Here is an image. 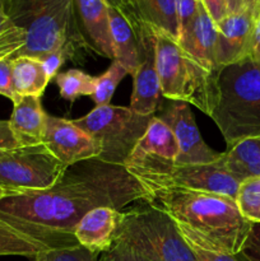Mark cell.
Listing matches in <instances>:
<instances>
[{"label": "cell", "instance_id": "20", "mask_svg": "<svg viewBox=\"0 0 260 261\" xmlns=\"http://www.w3.org/2000/svg\"><path fill=\"white\" fill-rule=\"evenodd\" d=\"M223 161L229 175L239 182L260 177V137L246 138L228 147Z\"/></svg>", "mask_w": 260, "mask_h": 261}, {"label": "cell", "instance_id": "3", "mask_svg": "<svg viewBox=\"0 0 260 261\" xmlns=\"http://www.w3.org/2000/svg\"><path fill=\"white\" fill-rule=\"evenodd\" d=\"M9 19L25 33V42L13 56L40 59L71 45L89 47L78 25L74 0H0Z\"/></svg>", "mask_w": 260, "mask_h": 261}, {"label": "cell", "instance_id": "10", "mask_svg": "<svg viewBox=\"0 0 260 261\" xmlns=\"http://www.w3.org/2000/svg\"><path fill=\"white\" fill-rule=\"evenodd\" d=\"M178 145L170 127L153 117L144 135L125 161L124 167L138 181L165 175L176 165Z\"/></svg>", "mask_w": 260, "mask_h": 261}, {"label": "cell", "instance_id": "41", "mask_svg": "<svg viewBox=\"0 0 260 261\" xmlns=\"http://www.w3.org/2000/svg\"><path fill=\"white\" fill-rule=\"evenodd\" d=\"M227 3V9H228V14H232V13H239L241 12L244 8V3L242 0H226Z\"/></svg>", "mask_w": 260, "mask_h": 261}, {"label": "cell", "instance_id": "30", "mask_svg": "<svg viewBox=\"0 0 260 261\" xmlns=\"http://www.w3.org/2000/svg\"><path fill=\"white\" fill-rule=\"evenodd\" d=\"M98 261H150L138 250L122 241H115L111 249L102 252Z\"/></svg>", "mask_w": 260, "mask_h": 261}, {"label": "cell", "instance_id": "19", "mask_svg": "<svg viewBox=\"0 0 260 261\" xmlns=\"http://www.w3.org/2000/svg\"><path fill=\"white\" fill-rule=\"evenodd\" d=\"M46 115L41 97L23 96L13 105L12 116L8 121L19 147L42 143Z\"/></svg>", "mask_w": 260, "mask_h": 261}, {"label": "cell", "instance_id": "37", "mask_svg": "<svg viewBox=\"0 0 260 261\" xmlns=\"http://www.w3.org/2000/svg\"><path fill=\"white\" fill-rule=\"evenodd\" d=\"M250 59L260 66V14L255 19L251 37V48H250Z\"/></svg>", "mask_w": 260, "mask_h": 261}, {"label": "cell", "instance_id": "24", "mask_svg": "<svg viewBox=\"0 0 260 261\" xmlns=\"http://www.w3.org/2000/svg\"><path fill=\"white\" fill-rule=\"evenodd\" d=\"M55 83L59 87L60 96L70 102L81 96H92L96 89V78L79 69H69L59 73L55 76Z\"/></svg>", "mask_w": 260, "mask_h": 261}, {"label": "cell", "instance_id": "1", "mask_svg": "<svg viewBox=\"0 0 260 261\" xmlns=\"http://www.w3.org/2000/svg\"><path fill=\"white\" fill-rule=\"evenodd\" d=\"M148 191L124 166L97 158L69 166L50 189L9 194L0 200V217L12 219L60 246L76 245L74 229L92 209L124 211L144 201Z\"/></svg>", "mask_w": 260, "mask_h": 261}, {"label": "cell", "instance_id": "21", "mask_svg": "<svg viewBox=\"0 0 260 261\" xmlns=\"http://www.w3.org/2000/svg\"><path fill=\"white\" fill-rule=\"evenodd\" d=\"M114 60L121 64L133 75L139 65V51L134 31L126 18L115 8L109 7Z\"/></svg>", "mask_w": 260, "mask_h": 261}, {"label": "cell", "instance_id": "26", "mask_svg": "<svg viewBox=\"0 0 260 261\" xmlns=\"http://www.w3.org/2000/svg\"><path fill=\"white\" fill-rule=\"evenodd\" d=\"M175 223L180 231L181 236L184 237L186 244L190 246L191 251L195 255L196 261H241L236 255L217 249L216 246L209 244L203 237L196 234L195 232H193L184 224L177 223V222H175Z\"/></svg>", "mask_w": 260, "mask_h": 261}, {"label": "cell", "instance_id": "33", "mask_svg": "<svg viewBox=\"0 0 260 261\" xmlns=\"http://www.w3.org/2000/svg\"><path fill=\"white\" fill-rule=\"evenodd\" d=\"M12 60L13 56H8L0 60V94L9 98L14 105L20 97L15 93L14 84H13Z\"/></svg>", "mask_w": 260, "mask_h": 261}, {"label": "cell", "instance_id": "13", "mask_svg": "<svg viewBox=\"0 0 260 261\" xmlns=\"http://www.w3.org/2000/svg\"><path fill=\"white\" fill-rule=\"evenodd\" d=\"M42 143L66 167L98 155L93 140L79 129L73 120L48 114L46 115Z\"/></svg>", "mask_w": 260, "mask_h": 261}, {"label": "cell", "instance_id": "31", "mask_svg": "<svg viewBox=\"0 0 260 261\" xmlns=\"http://www.w3.org/2000/svg\"><path fill=\"white\" fill-rule=\"evenodd\" d=\"M24 42V31L14 24V27H12L0 36V60L8 58V56L15 55V53L23 47Z\"/></svg>", "mask_w": 260, "mask_h": 261}, {"label": "cell", "instance_id": "11", "mask_svg": "<svg viewBox=\"0 0 260 261\" xmlns=\"http://www.w3.org/2000/svg\"><path fill=\"white\" fill-rule=\"evenodd\" d=\"M157 111H160V115L154 116L170 127L177 142L178 155L176 165L212 163L222 157V152L212 149L201 138L190 105L167 99L165 103L160 105Z\"/></svg>", "mask_w": 260, "mask_h": 261}, {"label": "cell", "instance_id": "23", "mask_svg": "<svg viewBox=\"0 0 260 261\" xmlns=\"http://www.w3.org/2000/svg\"><path fill=\"white\" fill-rule=\"evenodd\" d=\"M13 84L19 97H41L50 82L47 81L41 61L30 56H13Z\"/></svg>", "mask_w": 260, "mask_h": 261}, {"label": "cell", "instance_id": "14", "mask_svg": "<svg viewBox=\"0 0 260 261\" xmlns=\"http://www.w3.org/2000/svg\"><path fill=\"white\" fill-rule=\"evenodd\" d=\"M255 18L247 9L232 13L217 23V65L219 68L250 58Z\"/></svg>", "mask_w": 260, "mask_h": 261}, {"label": "cell", "instance_id": "42", "mask_svg": "<svg viewBox=\"0 0 260 261\" xmlns=\"http://www.w3.org/2000/svg\"><path fill=\"white\" fill-rule=\"evenodd\" d=\"M7 195H9V193H8V191L5 190V189L0 188V200H2V199H4Z\"/></svg>", "mask_w": 260, "mask_h": 261}, {"label": "cell", "instance_id": "22", "mask_svg": "<svg viewBox=\"0 0 260 261\" xmlns=\"http://www.w3.org/2000/svg\"><path fill=\"white\" fill-rule=\"evenodd\" d=\"M134 8L148 27L178 41L180 27L176 0H134Z\"/></svg>", "mask_w": 260, "mask_h": 261}, {"label": "cell", "instance_id": "34", "mask_svg": "<svg viewBox=\"0 0 260 261\" xmlns=\"http://www.w3.org/2000/svg\"><path fill=\"white\" fill-rule=\"evenodd\" d=\"M200 0H176V10H177L178 27L180 33L191 24L198 14Z\"/></svg>", "mask_w": 260, "mask_h": 261}, {"label": "cell", "instance_id": "9", "mask_svg": "<svg viewBox=\"0 0 260 261\" xmlns=\"http://www.w3.org/2000/svg\"><path fill=\"white\" fill-rule=\"evenodd\" d=\"M143 188L153 190H190L205 191L236 199L239 181L227 171L223 153L218 161L196 165H175L165 175L140 180Z\"/></svg>", "mask_w": 260, "mask_h": 261}, {"label": "cell", "instance_id": "40", "mask_svg": "<svg viewBox=\"0 0 260 261\" xmlns=\"http://www.w3.org/2000/svg\"><path fill=\"white\" fill-rule=\"evenodd\" d=\"M245 9L249 10L256 19L260 14V0H242Z\"/></svg>", "mask_w": 260, "mask_h": 261}, {"label": "cell", "instance_id": "35", "mask_svg": "<svg viewBox=\"0 0 260 261\" xmlns=\"http://www.w3.org/2000/svg\"><path fill=\"white\" fill-rule=\"evenodd\" d=\"M200 3L216 24L228 15L226 0H200Z\"/></svg>", "mask_w": 260, "mask_h": 261}, {"label": "cell", "instance_id": "39", "mask_svg": "<svg viewBox=\"0 0 260 261\" xmlns=\"http://www.w3.org/2000/svg\"><path fill=\"white\" fill-rule=\"evenodd\" d=\"M12 27H14V23L9 19V17L5 13L4 8L0 4V36L7 32L8 30H10Z\"/></svg>", "mask_w": 260, "mask_h": 261}, {"label": "cell", "instance_id": "27", "mask_svg": "<svg viewBox=\"0 0 260 261\" xmlns=\"http://www.w3.org/2000/svg\"><path fill=\"white\" fill-rule=\"evenodd\" d=\"M127 70L117 61H112L110 68L106 73L96 78V89L92 94V99L94 101L96 106H105L109 105L116 91L120 82L127 75Z\"/></svg>", "mask_w": 260, "mask_h": 261}, {"label": "cell", "instance_id": "43", "mask_svg": "<svg viewBox=\"0 0 260 261\" xmlns=\"http://www.w3.org/2000/svg\"><path fill=\"white\" fill-rule=\"evenodd\" d=\"M32 261H36V260H32Z\"/></svg>", "mask_w": 260, "mask_h": 261}, {"label": "cell", "instance_id": "15", "mask_svg": "<svg viewBox=\"0 0 260 261\" xmlns=\"http://www.w3.org/2000/svg\"><path fill=\"white\" fill-rule=\"evenodd\" d=\"M121 211L96 208L86 214L74 229V237L81 246L99 255L111 249L116 240Z\"/></svg>", "mask_w": 260, "mask_h": 261}, {"label": "cell", "instance_id": "6", "mask_svg": "<svg viewBox=\"0 0 260 261\" xmlns=\"http://www.w3.org/2000/svg\"><path fill=\"white\" fill-rule=\"evenodd\" d=\"M116 240L134 247L150 261H196L173 219L144 201L121 211Z\"/></svg>", "mask_w": 260, "mask_h": 261}, {"label": "cell", "instance_id": "17", "mask_svg": "<svg viewBox=\"0 0 260 261\" xmlns=\"http://www.w3.org/2000/svg\"><path fill=\"white\" fill-rule=\"evenodd\" d=\"M75 12L86 33L89 47L114 60L109 5L105 0H74Z\"/></svg>", "mask_w": 260, "mask_h": 261}, {"label": "cell", "instance_id": "38", "mask_svg": "<svg viewBox=\"0 0 260 261\" xmlns=\"http://www.w3.org/2000/svg\"><path fill=\"white\" fill-rule=\"evenodd\" d=\"M109 7L115 8L120 13H124L126 10L132 9L134 7V0H105Z\"/></svg>", "mask_w": 260, "mask_h": 261}, {"label": "cell", "instance_id": "32", "mask_svg": "<svg viewBox=\"0 0 260 261\" xmlns=\"http://www.w3.org/2000/svg\"><path fill=\"white\" fill-rule=\"evenodd\" d=\"M236 256L241 261H260V223H251L246 240Z\"/></svg>", "mask_w": 260, "mask_h": 261}, {"label": "cell", "instance_id": "18", "mask_svg": "<svg viewBox=\"0 0 260 261\" xmlns=\"http://www.w3.org/2000/svg\"><path fill=\"white\" fill-rule=\"evenodd\" d=\"M58 247L63 246L12 219L0 217V256H24L35 260Z\"/></svg>", "mask_w": 260, "mask_h": 261}, {"label": "cell", "instance_id": "29", "mask_svg": "<svg viewBox=\"0 0 260 261\" xmlns=\"http://www.w3.org/2000/svg\"><path fill=\"white\" fill-rule=\"evenodd\" d=\"M75 48L76 47H74L71 45H65L63 47H59L56 50L45 54V55L38 59L41 61V64H42L43 70H45L48 82L55 79V76L59 74V69L61 68V65L65 63L69 56L73 55Z\"/></svg>", "mask_w": 260, "mask_h": 261}, {"label": "cell", "instance_id": "2", "mask_svg": "<svg viewBox=\"0 0 260 261\" xmlns=\"http://www.w3.org/2000/svg\"><path fill=\"white\" fill-rule=\"evenodd\" d=\"M145 204L160 209L205 241L232 255H237L250 231L236 200L205 191L153 190Z\"/></svg>", "mask_w": 260, "mask_h": 261}, {"label": "cell", "instance_id": "16", "mask_svg": "<svg viewBox=\"0 0 260 261\" xmlns=\"http://www.w3.org/2000/svg\"><path fill=\"white\" fill-rule=\"evenodd\" d=\"M217 37L218 30L214 20L209 17L206 10L201 5L199 7L195 19L186 30L180 33L178 43L181 47L190 54L194 59L213 73H219L217 65Z\"/></svg>", "mask_w": 260, "mask_h": 261}, {"label": "cell", "instance_id": "5", "mask_svg": "<svg viewBox=\"0 0 260 261\" xmlns=\"http://www.w3.org/2000/svg\"><path fill=\"white\" fill-rule=\"evenodd\" d=\"M155 65L162 97L193 105L211 117L217 102V76L186 53L177 40L155 32Z\"/></svg>", "mask_w": 260, "mask_h": 261}, {"label": "cell", "instance_id": "12", "mask_svg": "<svg viewBox=\"0 0 260 261\" xmlns=\"http://www.w3.org/2000/svg\"><path fill=\"white\" fill-rule=\"evenodd\" d=\"M139 51V65L133 73L130 109L143 116L155 115L161 105V86L155 65V35L147 24H142L134 32Z\"/></svg>", "mask_w": 260, "mask_h": 261}, {"label": "cell", "instance_id": "7", "mask_svg": "<svg viewBox=\"0 0 260 261\" xmlns=\"http://www.w3.org/2000/svg\"><path fill=\"white\" fill-rule=\"evenodd\" d=\"M153 117L154 115L143 116L130 107L109 103L96 106L86 116L73 122L93 140L98 149L97 160L124 166Z\"/></svg>", "mask_w": 260, "mask_h": 261}, {"label": "cell", "instance_id": "4", "mask_svg": "<svg viewBox=\"0 0 260 261\" xmlns=\"http://www.w3.org/2000/svg\"><path fill=\"white\" fill-rule=\"evenodd\" d=\"M211 119L227 148L246 138L260 137V66L250 58L219 69Z\"/></svg>", "mask_w": 260, "mask_h": 261}, {"label": "cell", "instance_id": "25", "mask_svg": "<svg viewBox=\"0 0 260 261\" xmlns=\"http://www.w3.org/2000/svg\"><path fill=\"white\" fill-rule=\"evenodd\" d=\"M235 200L245 219L250 223H260V177L240 182Z\"/></svg>", "mask_w": 260, "mask_h": 261}, {"label": "cell", "instance_id": "28", "mask_svg": "<svg viewBox=\"0 0 260 261\" xmlns=\"http://www.w3.org/2000/svg\"><path fill=\"white\" fill-rule=\"evenodd\" d=\"M99 255L89 251L86 247L81 246L79 244L73 246L58 247V249L50 250L43 252L36 261H98Z\"/></svg>", "mask_w": 260, "mask_h": 261}, {"label": "cell", "instance_id": "8", "mask_svg": "<svg viewBox=\"0 0 260 261\" xmlns=\"http://www.w3.org/2000/svg\"><path fill=\"white\" fill-rule=\"evenodd\" d=\"M66 168L43 143L14 148L0 154V188L9 194L46 190Z\"/></svg>", "mask_w": 260, "mask_h": 261}, {"label": "cell", "instance_id": "36", "mask_svg": "<svg viewBox=\"0 0 260 261\" xmlns=\"http://www.w3.org/2000/svg\"><path fill=\"white\" fill-rule=\"evenodd\" d=\"M18 147L19 145H18L14 135H13L9 121L8 120H0V154Z\"/></svg>", "mask_w": 260, "mask_h": 261}]
</instances>
